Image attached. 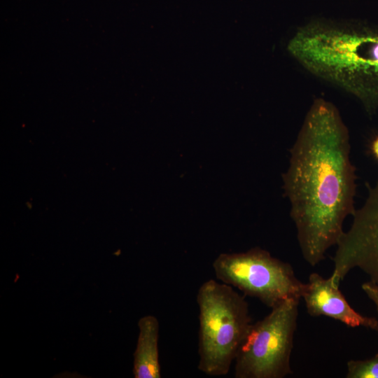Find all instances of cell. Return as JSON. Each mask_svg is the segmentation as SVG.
<instances>
[{
  "label": "cell",
  "instance_id": "obj_1",
  "mask_svg": "<svg viewBox=\"0 0 378 378\" xmlns=\"http://www.w3.org/2000/svg\"><path fill=\"white\" fill-rule=\"evenodd\" d=\"M349 130L332 102L315 99L290 150L283 188L304 260L316 266L355 212L356 169Z\"/></svg>",
  "mask_w": 378,
  "mask_h": 378
},
{
  "label": "cell",
  "instance_id": "obj_2",
  "mask_svg": "<svg viewBox=\"0 0 378 378\" xmlns=\"http://www.w3.org/2000/svg\"><path fill=\"white\" fill-rule=\"evenodd\" d=\"M286 49L315 77L356 98L366 112L378 109V24L316 18L298 27Z\"/></svg>",
  "mask_w": 378,
  "mask_h": 378
},
{
  "label": "cell",
  "instance_id": "obj_3",
  "mask_svg": "<svg viewBox=\"0 0 378 378\" xmlns=\"http://www.w3.org/2000/svg\"><path fill=\"white\" fill-rule=\"evenodd\" d=\"M197 303V368L209 376L226 375L252 324L248 304L232 286L214 279L200 286Z\"/></svg>",
  "mask_w": 378,
  "mask_h": 378
},
{
  "label": "cell",
  "instance_id": "obj_4",
  "mask_svg": "<svg viewBox=\"0 0 378 378\" xmlns=\"http://www.w3.org/2000/svg\"><path fill=\"white\" fill-rule=\"evenodd\" d=\"M299 302L288 299L251 325L234 362L235 378H284L293 374L290 356Z\"/></svg>",
  "mask_w": 378,
  "mask_h": 378
},
{
  "label": "cell",
  "instance_id": "obj_5",
  "mask_svg": "<svg viewBox=\"0 0 378 378\" xmlns=\"http://www.w3.org/2000/svg\"><path fill=\"white\" fill-rule=\"evenodd\" d=\"M212 266L218 280L258 299L270 309L288 299L300 300L306 288L291 265L259 247L220 253Z\"/></svg>",
  "mask_w": 378,
  "mask_h": 378
},
{
  "label": "cell",
  "instance_id": "obj_6",
  "mask_svg": "<svg viewBox=\"0 0 378 378\" xmlns=\"http://www.w3.org/2000/svg\"><path fill=\"white\" fill-rule=\"evenodd\" d=\"M352 216L351 227L336 245L330 278L340 285L351 270L358 268L378 286V181Z\"/></svg>",
  "mask_w": 378,
  "mask_h": 378
},
{
  "label": "cell",
  "instance_id": "obj_7",
  "mask_svg": "<svg viewBox=\"0 0 378 378\" xmlns=\"http://www.w3.org/2000/svg\"><path fill=\"white\" fill-rule=\"evenodd\" d=\"M330 277L313 272L302 295L307 312L312 316H325L351 327H364L378 332V320L356 312Z\"/></svg>",
  "mask_w": 378,
  "mask_h": 378
},
{
  "label": "cell",
  "instance_id": "obj_8",
  "mask_svg": "<svg viewBox=\"0 0 378 378\" xmlns=\"http://www.w3.org/2000/svg\"><path fill=\"white\" fill-rule=\"evenodd\" d=\"M138 327L139 333L134 353V377L160 378L158 320L152 315L144 316L139 320Z\"/></svg>",
  "mask_w": 378,
  "mask_h": 378
},
{
  "label": "cell",
  "instance_id": "obj_9",
  "mask_svg": "<svg viewBox=\"0 0 378 378\" xmlns=\"http://www.w3.org/2000/svg\"><path fill=\"white\" fill-rule=\"evenodd\" d=\"M346 378H378V354L364 360L346 363Z\"/></svg>",
  "mask_w": 378,
  "mask_h": 378
},
{
  "label": "cell",
  "instance_id": "obj_10",
  "mask_svg": "<svg viewBox=\"0 0 378 378\" xmlns=\"http://www.w3.org/2000/svg\"><path fill=\"white\" fill-rule=\"evenodd\" d=\"M361 288L368 298L373 302L378 315V286L367 281L362 284Z\"/></svg>",
  "mask_w": 378,
  "mask_h": 378
},
{
  "label": "cell",
  "instance_id": "obj_11",
  "mask_svg": "<svg viewBox=\"0 0 378 378\" xmlns=\"http://www.w3.org/2000/svg\"><path fill=\"white\" fill-rule=\"evenodd\" d=\"M370 149L374 158L378 160V136L372 141Z\"/></svg>",
  "mask_w": 378,
  "mask_h": 378
}]
</instances>
